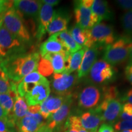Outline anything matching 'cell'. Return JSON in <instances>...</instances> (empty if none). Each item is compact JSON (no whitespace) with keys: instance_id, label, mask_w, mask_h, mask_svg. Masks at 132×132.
<instances>
[{"instance_id":"19","label":"cell","mask_w":132,"mask_h":132,"mask_svg":"<svg viewBox=\"0 0 132 132\" xmlns=\"http://www.w3.org/2000/svg\"><path fill=\"white\" fill-rule=\"evenodd\" d=\"M70 53L62 52L57 53H50L42 58L47 59L52 64L54 73H63L65 70L66 59Z\"/></svg>"},{"instance_id":"21","label":"cell","mask_w":132,"mask_h":132,"mask_svg":"<svg viewBox=\"0 0 132 132\" xmlns=\"http://www.w3.org/2000/svg\"><path fill=\"white\" fill-rule=\"evenodd\" d=\"M86 48H83L74 53L70 54L66 59L65 70L63 73L70 74L77 70L81 64Z\"/></svg>"},{"instance_id":"39","label":"cell","mask_w":132,"mask_h":132,"mask_svg":"<svg viewBox=\"0 0 132 132\" xmlns=\"http://www.w3.org/2000/svg\"><path fill=\"white\" fill-rule=\"evenodd\" d=\"M123 100V101H128V103L132 105V89L127 92Z\"/></svg>"},{"instance_id":"11","label":"cell","mask_w":132,"mask_h":132,"mask_svg":"<svg viewBox=\"0 0 132 132\" xmlns=\"http://www.w3.org/2000/svg\"><path fill=\"white\" fill-rule=\"evenodd\" d=\"M42 5L40 1L32 0H16L13 1V7L23 18L25 16L28 18L37 20Z\"/></svg>"},{"instance_id":"4","label":"cell","mask_w":132,"mask_h":132,"mask_svg":"<svg viewBox=\"0 0 132 132\" xmlns=\"http://www.w3.org/2000/svg\"><path fill=\"white\" fill-rule=\"evenodd\" d=\"M23 42L9 32L4 24L0 26V63L6 59L21 53Z\"/></svg>"},{"instance_id":"31","label":"cell","mask_w":132,"mask_h":132,"mask_svg":"<svg viewBox=\"0 0 132 132\" xmlns=\"http://www.w3.org/2000/svg\"><path fill=\"white\" fill-rule=\"evenodd\" d=\"M114 128L117 131L132 130V122L129 121V120L119 121L114 125Z\"/></svg>"},{"instance_id":"17","label":"cell","mask_w":132,"mask_h":132,"mask_svg":"<svg viewBox=\"0 0 132 132\" xmlns=\"http://www.w3.org/2000/svg\"><path fill=\"white\" fill-rule=\"evenodd\" d=\"M70 52L62 45L59 40L56 37L55 34H53L45 42L42 43L40 47V54L41 57L50 53Z\"/></svg>"},{"instance_id":"34","label":"cell","mask_w":132,"mask_h":132,"mask_svg":"<svg viewBox=\"0 0 132 132\" xmlns=\"http://www.w3.org/2000/svg\"><path fill=\"white\" fill-rule=\"evenodd\" d=\"M125 74L126 78L130 83L132 84V63L129 64L125 69Z\"/></svg>"},{"instance_id":"18","label":"cell","mask_w":132,"mask_h":132,"mask_svg":"<svg viewBox=\"0 0 132 132\" xmlns=\"http://www.w3.org/2000/svg\"><path fill=\"white\" fill-rule=\"evenodd\" d=\"M81 126L89 132H97L102 119L95 110L86 112L80 118Z\"/></svg>"},{"instance_id":"14","label":"cell","mask_w":132,"mask_h":132,"mask_svg":"<svg viewBox=\"0 0 132 132\" xmlns=\"http://www.w3.org/2000/svg\"><path fill=\"white\" fill-rule=\"evenodd\" d=\"M54 11L53 6L42 3L38 17V28L37 31V37L40 40L47 32V29L52 20L54 15Z\"/></svg>"},{"instance_id":"27","label":"cell","mask_w":132,"mask_h":132,"mask_svg":"<svg viewBox=\"0 0 132 132\" xmlns=\"http://www.w3.org/2000/svg\"><path fill=\"white\" fill-rule=\"evenodd\" d=\"M65 132H89L81 125L80 117L71 116L65 124Z\"/></svg>"},{"instance_id":"38","label":"cell","mask_w":132,"mask_h":132,"mask_svg":"<svg viewBox=\"0 0 132 132\" xmlns=\"http://www.w3.org/2000/svg\"><path fill=\"white\" fill-rule=\"evenodd\" d=\"M36 132H53V131L50 129L45 123H43L39 127V128Z\"/></svg>"},{"instance_id":"16","label":"cell","mask_w":132,"mask_h":132,"mask_svg":"<svg viewBox=\"0 0 132 132\" xmlns=\"http://www.w3.org/2000/svg\"><path fill=\"white\" fill-rule=\"evenodd\" d=\"M69 14L65 11H54L53 17L47 29L49 35L56 34L66 30L69 21Z\"/></svg>"},{"instance_id":"24","label":"cell","mask_w":132,"mask_h":132,"mask_svg":"<svg viewBox=\"0 0 132 132\" xmlns=\"http://www.w3.org/2000/svg\"><path fill=\"white\" fill-rule=\"evenodd\" d=\"M15 126L18 132H36L40 125L32 117L26 116L16 121Z\"/></svg>"},{"instance_id":"12","label":"cell","mask_w":132,"mask_h":132,"mask_svg":"<svg viewBox=\"0 0 132 132\" xmlns=\"http://www.w3.org/2000/svg\"><path fill=\"white\" fill-rule=\"evenodd\" d=\"M102 94L94 86H88L82 89L78 95V106L82 108L90 109L96 106L100 102Z\"/></svg>"},{"instance_id":"1","label":"cell","mask_w":132,"mask_h":132,"mask_svg":"<svg viewBox=\"0 0 132 132\" xmlns=\"http://www.w3.org/2000/svg\"><path fill=\"white\" fill-rule=\"evenodd\" d=\"M39 61V53H20L1 62L0 67L10 80L18 83L28 74L37 70Z\"/></svg>"},{"instance_id":"23","label":"cell","mask_w":132,"mask_h":132,"mask_svg":"<svg viewBox=\"0 0 132 132\" xmlns=\"http://www.w3.org/2000/svg\"><path fill=\"white\" fill-rule=\"evenodd\" d=\"M69 32L73 37L74 40L78 45L81 47H84L85 48H88L90 47L89 29H83L78 25L76 24L72 28Z\"/></svg>"},{"instance_id":"9","label":"cell","mask_w":132,"mask_h":132,"mask_svg":"<svg viewBox=\"0 0 132 132\" xmlns=\"http://www.w3.org/2000/svg\"><path fill=\"white\" fill-rule=\"evenodd\" d=\"M90 78L92 82L102 84L108 82L114 77L113 66L104 60L97 61L90 70Z\"/></svg>"},{"instance_id":"28","label":"cell","mask_w":132,"mask_h":132,"mask_svg":"<svg viewBox=\"0 0 132 132\" xmlns=\"http://www.w3.org/2000/svg\"><path fill=\"white\" fill-rule=\"evenodd\" d=\"M17 83L8 78L7 75L5 74L3 77H0V93H9L11 91L16 92Z\"/></svg>"},{"instance_id":"47","label":"cell","mask_w":132,"mask_h":132,"mask_svg":"<svg viewBox=\"0 0 132 132\" xmlns=\"http://www.w3.org/2000/svg\"><path fill=\"white\" fill-rule=\"evenodd\" d=\"M122 132H132V130H123Z\"/></svg>"},{"instance_id":"41","label":"cell","mask_w":132,"mask_h":132,"mask_svg":"<svg viewBox=\"0 0 132 132\" xmlns=\"http://www.w3.org/2000/svg\"><path fill=\"white\" fill-rule=\"evenodd\" d=\"M41 2L50 5L51 6H53L58 4L59 1H57V0H43V1H41Z\"/></svg>"},{"instance_id":"3","label":"cell","mask_w":132,"mask_h":132,"mask_svg":"<svg viewBox=\"0 0 132 132\" xmlns=\"http://www.w3.org/2000/svg\"><path fill=\"white\" fill-rule=\"evenodd\" d=\"M131 40L132 39L130 37H123L112 44L106 46L104 50L103 60L111 65L124 62L129 56Z\"/></svg>"},{"instance_id":"8","label":"cell","mask_w":132,"mask_h":132,"mask_svg":"<svg viewBox=\"0 0 132 132\" xmlns=\"http://www.w3.org/2000/svg\"><path fill=\"white\" fill-rule=\"evenodd\" d=\"M74 13L77 24L83 29L92 28L100 22L97 15L92 12L90 7L84 6L82 1H75Z\"/></svg>"},{"instance_id":"32","label":"cell","mask_w":132,"mask_h":132,"mask_svg":"<svg viewBox=\"0 0 132 132\" xmlns=\"http://www.w3.org/2000/svg\"><path fill=\"white\" fill-rule=\"evenodd\" d=\"M13 6V1H4L0 0V15L4 14Z\"/></svg>"},{"instance_id":"46","label":"cell","mask_w":132,"mask_h":132,"mask_svg":"<svg viewBox=\"0 0 132 132\" xmlns=\"http://www.w3.org/2000/svg\"><path fill=\"white\" fill-rule=\"evenodd\" d=\"M5 73L3 72V71L2 70V69H1V67H0V77H3V75H4Z\"/></svg>"},{"instance_id":"7","label":"cell","mask_w":132,"mask_h":132,"mask_svg":"<svg viewBox=\"0 0 132 132\" xmlns=\"http://www.w3.org/2000/svg\"><path fill=\"white\" fill-rule=\"evenodd\" d=\"M94 110L100 116L102 121L113 122L121 114L122 105L117 98H103Z\"/></svg>"},{"instance_id":"26","label":"cell","mask_w":132,"mask_h":132,"mask_svg":"<svg viewBox=\"0 0 132 132\" xmlns=\"http://www.w3.org/2000/svg\"><path fill=\"white\" fill-rule=\"evenodd\" d=\"M17 94L18 92L14 91L0 94V105L7 114V115L12 111L15 100Z\"/></svg>"},{"instance_id":"29","label":"cell","mask_w":132,"mask_h":132,"mask_svg":"<svg viewBox=\"0 0 132 132\" xmlns=\"http://www.w3.org/2000/svg\"><path fill=\"white\" fill-rule=\"evenodd\" d=\"M37 69L39 70L38 72L42 76H45V77L51 75L53 73V69L50 62L44 58H42L40 60Z\"/></svg>"},{"instance_id":"45","label":"cell","mask_w":132,"mask_h":132,"mask_svg":"<svg viewBox=\"0 0 132 132\" xmlns=\"http://www.w3.org/2000/svg\"><path fill=\"white\" fill-rule=\"evenodd\" d=\"M4 14H1V15H0V26H1V24L3 22V16H4Z\"/></svg>"},{"instance_id":"42","label":"cell","mask_w":132,"mask_h":132,"mask_svg":"<svg viewBox=\"0 0 132 132\" xmlns=\"http://www.w3.org/2000/svg\"><path fill=\"white\" fill-rule=\"evenodd\" d=\"M120 117L124 120H129V121L132 122V114L128 115L122 112L121 114H120Z\"/></svg>"},{"instance_id":"35","label":"cell","mask_w":132,"mask_h":132,"mask_svg":"<svg viewBox=\"0 0 132 132\" xmlns=\"http://www.w3.org/2000/svg\"><path fill=\"white\" fill-rule=\"evenodd\" d=\"M11 128L7 122L0 120V132H9V128Z\"/></svg>"},{"instance_id":"13","label":"cell","mask_w":132,"mask_h":132,"mask_svg":"<svg viewBox=\"0 0 132 132\" xmlns=\"http://www.w3.org/2000/svg\"><path fill=\"white\" fill-rule=\"evenodd\" d=\"M72 103L71 94L64 96V101L61 106L55 113L52 114L48 118L47 125L52 130L61 125L68 116L70 108Z\"/></svg>"},{"instance_id":"36","label":"cell","mask_w":132,"mask_h":132,"mask_svg":"<svg viewBox=\"0 0 132 132\" xmlns=\"http://www.w3.org/2000/svg\"><path fill=\"white\" fill-rule=\"evenodd\" d=\"M122 113H124L128 115L132 114V105L129 103H127L122 106Z\"/></svg>"},{"instance_id":"37","label":"cell","mask_w":132,"mask_h":132,"mask_svg":"<svg viewBox=\"0 0 132 132\" xmlns=\"http://www.w3.org/2000/svg\"><path fill=\"white\" fill-rule=\"evenodd\" d=\"M98 132H114V130L111 125L104 123L99 128Z\"/></svg>"},{"instance_id":"49","label":"cell","mask_w":132,"mask_h":132,"mask_svg":"<svg viewBox=\"0 0 132 132\" xmlns=\"http://www.w3.org/2000/svg\"><path fill=\"white\" fill-rule=\"evenodd\" d=\"M9 132H11V131H9Z\"/></svg>"},{"instance_id":"5","label":"cell","mask_w":132,"mask_h":132,"mask_svg":"<svg viewBox=\"0 0 132 132\" xmlns=\"http://www.w3.org/2000/svg\"><path fill=\"white\" fill-rule=\"evenodd\" d=\"M3 24L9 32L23 42H28L30 40V34L24 25L23 19L13 6L4 13Z\"/></svg>"},{"instance_id":"10","label":"cell","mask_w":132,"mask_h":132,"mask_svg":"<svg viewBox=\"0 0 132 132\" xmlns=\"http://www.w3.org/2000/svg\"><path fill=\"white\" fill-rule=\"evenodd\" d=\"M76 77L67 73H54L52 80V87L54 92L61 96L70 94V90L75 85Z\"/></svg>"},{"instance_id":"30","label":"cell","mask_w":132,"mask_h":132,"mask_svg":"<svg viewBox=\"0 0 132 132\" xmlns=\"http://www.w3.org/2000/svg\"><path fill=\"white\" fill-rule=\"evenodd\" d=\"M123 29L128 34H132V10L125 12L121 17Z\"/></svg>"},{"instance_id":"44","label":"cell","mask_w":132,"mask_h":132,"mask_svg":"<svg viewBox=\"0 0 132 132\" xmlns=\"http://www.w3.org/2000/svg\"><path fill=\"white\" fill-rule=\"evenodd\" d=\"M130 59V63L131 64L132 63V40L131 44H130V52H129V56H128Z\"/></svg>"},{"instance_id":"40","label":"cell","mask_w":132,"mask_h":132,"mask_svg":"<svg viewBox=\"0 0 132 132\" xmlns=\"http://www.w3.org/2000/svg\"><path fill=\"white\" fill-rule=\"evenodd\" d=\"M0 120H4L7 122V114L5 112L1 105H0Z\"/></svg>"},{"instance_id":"33","label":"cell","mask_w":132,"mask_h":132,"mask_svg":"<svg viewBox=\"0 0 132 132\" xmlns=\"http://www.w3.org/2000/svg\"><path fill=\"white\" fill-rule=\"evenodd\" d=\"M116 2L122 9L132 10V0H119Z\"/></svg>"},{"instance_id":"43","label":"cell","mask_w":132,"mask_h":132,"mask_svg":"<svg viewBox=\"0 0 132 132\" xmlns=\"http://www.w3.org/2000/svg\"><path fill=\"white\" fill-rule=\"evenodd\" d=\"M82 3L84 4V6H85L86 7L90 8L92 4H93L94 1L93 0H82Z\"/></svg>"},{"instance_id":"15","label":"cell","mask_w":132,"mask_h":132,"mask_svg":"<svg viewBox=\"0 0 132 132\" xmlns=\"http://www.w3.org/2000/svg\"><path fill=\"white\" fill-rule=\"evenodd\" d=\"M98 45H94L88 48H86L81 64L78 70V77L79 78L86 77L90 72L94 64L96 62L98 54Z\"/></svg>"},{"instance_id":"48","label":"cell","mask_w":132,"mask_h":132,"mask_svg":"<svg viewBox=\"0 0 132 132\" xmlns=\"http://www.w3.org/2000/svg\"><path fill=\"white\" fill-rule=\"evenodd\" d=\"M0 94H1V93H0Z\"/></svg>"},{"instance_id":"2","label":"cell","mask_w":132,"mask_h":132,"mask_svg":"<svg viewBox=\"0 0 132 132\" xmlns=\"http://www.w3.org/2000/svg\"><path fill=\"white\" fill-rule=\"evenodd\" d=\"M18 94L25 99L28 106L40 105L50 93V82L48 80L39 83L20 81L17 83Z\"/></svg>"},{"instance_id":"22","label":"cell","mask_w":132,"mask_h":132,"mask_svg":"<svg viewBox=\"0 0 132 132\" xmlns=\"http://www.w3.org/2000/svg\"><path fill=\"white\" fill-rule=\"evenodd\" d=\"M92 11L98 16L99 21L113 19V13L108 7V3L102 0H95L91 6Z\"/></svg>"},{"instance_id":"6","label":"cell","mask_w":132,"mask_h":132,"mask_svg":"<svg viewBox=\"0 0 132 132\" xmlns=\"http://www.w3.org/2000/svg\"><path fill=\"white\" fill-rule=\"evenodd\" d=\"M89 43L90 47L96 45H108L114 43L115 40L114 32L111 26L105 23H98L89 29Z\"/></svg>"},{"instance_id":"25","label":"cell","mask_w":132,"mask_h":132,"mask_svg":"<svg viewBox=\"0 0 132 132\" xmlns=\"http://www.w3.org/2000/svg\"><path fill=\"white\" fill-rule=\"evenodd\" d=\"M64 101V97L59 95H50L43 102V105L52 114L55 113L61 106Z\"/></svg>"},{"instance_id":"20","label":"cell","mask_w":132,"mask_h":132,"mask_svg":"<svg viewBox=\"0 0 132 132\" xmlns=\"http://www.w3.org/2000/svg\"><path fill=\"white\" fill-rule=\"evenodd\" d=\"M54 34L57 39L59 40V42L61 43L62 45L70 52V54L74 53L82 48L81 46L78 45L74 40L73 37H72L68 31L64 30Z\"/></svg>"}]
</instances>
